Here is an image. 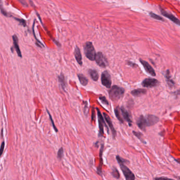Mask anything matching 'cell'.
<instances>
[{"label": "cell", "instance_id": "obj_1", "mask_svg": "<svg viewBox=\"0 0 180 180\" xmlns=\"http://www.w3.org/2000/svg\"><path fill=\"white\" fill-rule=\"evenodd\" d=\"M116 158L118 163H119L120 168H121V170L123 172L126 180H135L136 177H135L134 174L124 164L125 162H127V161L126 160L122 159V157H121L118 155L116 156Z\"/></svg>", "mask_w": 180, "mask_h": 180}, {"label": "cell", "instance_id": "obj_2", "mask_svg": "<svg viewBox=\"0 0 180 180\" xmlns=\"http://www.w3.org/2000/svg\"><path fill=\"white\" fill-rule=\"evenodd\" d=\"M109 94L111 100L113 101H117L123 96L124 89L117 85H113L109 91Z\"/></svg>", "mask_w": 180, "mask_h": 180}, {"label": "cell", "instance_id": "obj_3", "mask_svg": "<svg viewBox=\"0 0 180 180\" xmlns=\"http://www.w3.org/2000/svg\"><path fill=\"white\" fill-rule=\"evenodd\" d=\"M84 52L86 57L91 61H94L96 52L93 45L91 42H87L84 45Z\"/></svg>", "mask_w": 180, "mask_h": 180}, {"label": "cell", "instance_id": "obj_4", "mask_svg": "<svg viewBox=\"0 0 180 180\" xmlns=\"http://www.w3.org/2000/svg\"><path fill=\"white\" fill-rule=\"evenodd\" d=\"M95 60L97 64L102 67H106L109 64L108 59L101 52L96 54Z\"/></svg>", "mask_w": 180, "mask_h": 180}, {"label": "cell", "instance_id": "obj_5", "mask_svg": "<svg viewBox=\"0 0 180 180\" xmlns=\"http://www.w3.org/2000/svg\"><path fill=\"white\" fill-rule=\"evenodd\" d=\"M97 111V116H98V122H99V137H103L104 135V126H105L108 130V126L105 123L104 118L103 116L101 113L100 111L98 109H96Z\"/></svg>", "mask_w": 180, "mask_h": 180}, {"label": "cell", "instance_id": "obj_6", "mask_svg": "<svg viewBox=\"0 0 180 180\" xmlns=\"http://www.w3.org/2000/svg\"><path fill=\"white\" fill-rule=\"evenodd\" d=\"M102 84L107 88H110L112 84V80L111 76L107 71H104L101 75Z\"/></svg>", "mask_w": 180, "mask_h": 180}, {"label": "cell", "instance_id": "obj_7", "mask_svg": "<svg viewBox=\"0 0 180 180\" xmlns=\"http://www.w3.org/2000/svg\"><path fill=\"white\" fill-rule=\"evenodd\" d=\"M159 84V82L155 79H145L142 82V85L145 87H153Z\"/></svg>", "mask_w": 180, "mask_h": 180}, {"label": "cell", "instance_id": "obj_8", "mask_svg": "<svg viewBox=\"0 0 180 180\" xmlns=\"http://www.w3.org/2000/svg\"><path fill=\"white\" fill-rule=\"evenodd\" d=\"M140 62L142 64V65H143L145 70L147 73L151 75V76L153 77H155L156 76L155 72L154 69H153V67L149 64L148 63H147L145 61H144V60L142 59H140Z\"/></svg>", "mask_w": 180, "mask_h": 180}, {"label": "cell", "instance_id": "obj_9", "mask_svg": "<svg viewBox=\"0 0 180 180\" xmlns=\"http://www.w3.org/2000/svg\"><path fill=\"white\" fill-rule=\"evenodd\" d=\"M161 12L162 14L164 17H166V18H168L170 19L171 21H172L173 22H174V23L178 25H180V21L176 17H175L173 15H172V14L169 13L167 12L166 11H164V10H162L161 9Z\"/></svg>", "mask_w": 180, "mask_h": 180}, {"label": "cell", "instance_id": "obj_10", "mask_svg": "<svg viewBox=\"0 0 180 180\" xmlns=\"http://www.w3.org/2000/svg\"><path fill=\"white\" fill-rule=\"evenodd\" d=\"M137 123L138 126L141 130L145 131L146 127L147 126L146 120L144 116H143V115H141L138 118Z\"/></svg>", "mask_w": 180, "mask_h": 180}, {"label": "cell", "instance_id": "obj_11", "mask_svg": "<svg viewBox=\"0 0 180 180\" xmlns=\"http://www.w3.org/2000/svg\"><path fill=\"white\" fill-rule=\"evenodd\" d=\"M145 118L147 126H152L159 121V117L153 115H147Z\"/></svg>", "mask_w": 180, "mask_h": 180}, {"label": "cell", "instance_id": "obj_12", "mask_svg": "<svg viewBox=\"0 0 180 180\" xmlns=\"http://www.w3.org/2000/svg\"><path fill=\"white\" fill-rule=\"evenodd\" d=\"M103 115H104L105 119H106V121L107 122V123H108L109 126H110V129L111 130L112 136H113V138L115 139L116 136V130L114 129L113 124H112V122L111 121V119L110 117L109 116V115L107 114L103 113Z\"/></svg>", "mask_w": 180, "mask_h": 180}, {"label": "cell", "instance_id": "obj_13", "mask_svg": "<svg viewBox=\"0 0 180 180\" xmlns=\"http://www.w3.org/2000/svg\"><path fill=\"white\" fill-rule=\"evenodd\" d=\"M120 109H121V114H122L123 117L124 118V119L125 120V121L127 123H128L129 126H131L132 125V120L131 119L130 114H129V112L127 111V110H126V109L123 107H122Z\"/></svg>", "mask_w": 180, "mask_h": 180}, {"label": "cell", "instance_id": "obj_14", "mask_svg": "<svg viewBox=\"0 0 180 180\" xmlns=\"http://www.w3.org/2000/svg\"><path fill=\"white\" fill-rule=\"evenodd\" d=\"M12 39H13V41L14 47L15 50H16V51L17 52L18 55L20 57H22V55L21 50H20L19 46V40H18V36H17V35H13Z\"/></svg>", "mask_w": 180, "mask_h": 180}, {"label": "cell", "instance_id": "obj_15", "mask_svg": "<svg viewBox=\"0 0 180 180\" xmlns=\"http://www.w3.org/2000/svg\"><path fill=\"white\" fill-rule=\"evenodd\" d=\"M74 54L75 56V58H76L77 62L80 65H82L83 64L82 62V57L81 53V51L78 47H76V49H75L74 52Z\"/></svg>", "mask_w": 180, "mask_h": 180}, {"label": "cell", "instance_id": "obj_16", "mask_svg": "<svg viewBox=\"0 0 180 180\" xmlns=\"http://www.w3.org/2000/svg\"><path fill=\"white\" fill-rule=\"evenodd\" d=\"M103 148H104V145L102 144L101 149L100 151V163L99 164V166L97 167V171L98 174L100 175H102V166H103V159H102V154H103Z\"/></svg>", "mask_w": 180, "mask_h": 180}, {"label": "cell", "instance_id": "obj_17", "mask_svg": "<svg viewBox=\"0 0 180 180\" xmlns=\"http://www.w3.org/2000/svg\"><path fill=\"white\" fill-rule=\"evenodd\" d=\"M146 93V90L143 88H139L134 89L131 92V94L134 96H140L142 95H144Z\"/></svg>", "mask_w": 180, "mask_h": 180}, {"label": "cell", "instance_id": "obj_18", "mask_svg": "<svg viewBox=\"0 0 180 180\" xmlns=\"http://www.w3.org/2000/svg\"><path fill=\"white\" fill-rule=\"evenodd\" d=\"M88 73L93 81H97V80H98L99 76L98 72H97L96 70L89 69L88 70Z\"/></svg>", "mask_w": 180, "mask_h": 180}, {"label": "cell", "instance_id": "obj_19", "mask_svg": "<svg viewBox=\"0 0 180 180\" xmlns=\"http://www.w3.org/2000/svg\"><path fill=\"white\" fill-rule=\"evenodd\" d=\"M58 82H59L60 86H61L62 89H63L64 91H65V89L66 87V83H65L64 76L62 73H61L58 76Z\"/></svg>", "mask_w": 180, "mask_h": 180}, {"label": "cell", "instance_id": "obj_20", "mask_svg": "<svg viewBox=\"0 0 180 180\" xmlns=\"http://www.w3.org/2000/svg\"><path fill=\"white\" fill-rule=\"evenodd\" d=\"M78 77L80 82L81 84L83 86H86L88 84V80L82 74H78Z\"/></svg>", "mask_w": 180, "mask_h": 180}, {"label": "cell", "instance_id": "obj_21", "mask_svg": "<svg viewBox=\"0 0 180 180\" xmlns=\"http://www.w3.org/2000/svg\"><path fill=\"white\" fill-rule=\"evenodd\" d=\"M115 115L116 116V117L117 118V119L119 120V122H121L122 123H124V121H123V119L122 117V114H121V109H120V108L118 107H117L115 110Z\"/></svg>", "mask_w": 180, "mask_h": 180}, {"label": "cell", "instance_id": "obj_22", "mask_svg": "<svg viewBox=\"0 0 180 180\" xmlns=\"http://www.w3.org/2000/svg\"><path fill=\"white\" fill-rule=\"evenodd\" d=\"M166 79L168 82V84H169V85L170 87H173L174 85V82H173V81L171 79V76H170V71L169 70H168L167 71L166 73Z\"/></svg>", "mask_w": 180, "mask_h": 180}, {"label": "cell", "instance_id": "obj_23", "mask_svg": "<svg viewBox=\"0 0 180 180\" xmlns=\"http://www.w3.org/2000/svg\"><path fill=\"white\" fill-rule=\"evenodd\" d=\"M112 175L113 176V177H115V178L118 179L120 177V174L119 173L118 170L116 169V168H114L113 169V170H112Z\"/></svg>", "mask_w": 180, "mask_h": 180}, {"label": "cell", "instance_id": "obj_24", "mask_svg": "<svg viewBox=\"0 0 180 180\" xmlns=\"http://www.w3.org/2000/svg\"><path fill=\"white\" fill-rule=\"evenodd\" d=\"M149 15H150V16L151 17V18L155 19V20H159V21H163V19L162 18H161V17H160L159 16H158V15H157L153 12H150L149 13Z\"/></svg>", "mask_w": 180, "mask_h": 180}, {"label": "cell", "instance_id": "obj_25", "mask_svg": "<svg viewBox=\"0 0 180 180\" xmlns=\"http://www.w3.org/2000/svg\"><path fill=\"white\" fill-rule=\"evenodd\" d=\"M0 11H1V13L3 15V16H4L5 17L8 16V14H7V12L4 9V7L2 4V2L1 0H0Z\"/></svg>", "mask_w": 180, "mask_h": 180}, {"label": "cell", "instance_id": "obj_26", "mask_svg": "<svg viewBox=\"0 0 180 180\" xmlns=\"http://www.w3.org/2000/svg\"><path fill=\"white\" fill-rule=\"evenodd\" d=\"M133 133L135 136H136L142 142H143L144 143H145V142H144L143 139H142V137H143V136H142V134H141V133H139V132H137L136 131H133Z\"/></svg>", "mask_w": 180, "mask_h": 180}, {"label": "cell", "instance_id": "obj_27", "mask_svg": "<svg viewBox=\"0 0 180 180\" xmlns=\"http://www.w3.org/2000/svg\"><path fill=\"white\" fill-rule=\"evenodd\" d=\"M63 154H64V151L63 147H61L57 152V157L58 159L59 160H61L62 159V157H63Z\"/></svg>", "mask_w": 180, "mask_h": 180}, {"label": "cell", "instance_id": "obj_28", "mask_svg": "<svg viewBox=\"0 0 180 180\" xmlns=\"http://www.w3.org/2000/svg\"><path fill=\"white\" fill-rule=\"evenodd\" d=\"M47 110V112H48V114H49V117H50V121H51V123H52V126H53V129H54V130H55V131L56 132H58V130H57V128H56V126H55V124H54V121H53V119H52V116H51V115L50 114V113H49V111L48 110Z\"/></svg>", "mask_w": 180, "mask_h": 180}, {"label": "cell", "instance_id": "obj_29", "mask_svg": "<svg viewBox=\"0 0 180 180\" xmlns=\"http://www.w3.org/2000/svg\"><path fill=\"white\" fill-rule=\"evenodd\" d=\"M99 99L102 102V103H103L104 104H106V105H109V102L108 101V100H107V99L106 98V97H104V96H100L99 97Z\"/></svg>", "mask_w": 180, "mask_h": 180}, {"label": "cell", "instance_id": "obj_30", "mask_svg": "<svg viewBox=\"0 0 180 180\" xmlns=\"http://www.w3.org/2000/svg\"><path fill=\"white\" fill-rule=\"evenodd\" d=\"M15 19H16L17 21H18L21 25H22L24 26H26V23L25 20H24L23 19H19V18H15Z\"/></svg>", "mask_w": 180, "mask_h": 180}, {"label": "cell", "instance_id": "obj_31", "mask_svg": "<svg viewBox=\"0 0 180 180\" xmlns=\"http://www.w3.org/2000/svg\"><path fill=\"white\" fill-rule=\"evenodd\" d=\"M4 145H5L4 142H3L2 143V144H1V147H0V156H1L2 155V154L3 153L4 148Z\"/></svg>", "mask_w": 180, "mask_h": 180}, {"label": "cell", "instance_id": "obj_32", "mask_svg": "<svg viewBox=\"0 0 180 180\" xmlns=\"http://www.w3.org/2000/svg\"><path fill=\"white\" fill-rule=\"evenodd\" d=\"M155 180H175V179L165 177H156L155 178Z\"/></svg>", "mask_w": 180, "mask_h": 180}, {"label": "cell", "instance_id": "obj_33", "mask_svg": "<svg viewBox=\"0 0 180 180\" xmlns=\"http://www.w3.org/2000/svg\"><path fill=\"white\" fill-rule=\"evenodd\" d=\"M18 1L22 4V5H23L24 7H27L28 6V4L27 3V2H26L25 0H18Z\"/></svg>", "mask_w": 180, "mask_h": 180}, {"label": "cell", "instance_id": "obj_34", "mask_svg": "<svg viewBox=\"0 0 180 180\" xmlns=\"http://www.w3.org/2000/svg\"><path fill=\"white\" fill-rule=\"evenodd\" d=\"M94 119H95V112L94 111V109H93L92 113V121H93Z\"/></svg>", "mask_w": 180, "mask_h": 180}, {"label": "cell", "instance_id": "obj_35", "mask_svg": "<svg viewBox=\"0 0 180 180\" xmlns=\"http://www.w3.org/2000/svg\"><path fill=\"white\" fill-rule=\"evenodd\" d=\"M127 63H128V65H131V66L134 67L135 66H137V64H134V63H132V62H130V61H128V62H127Z\"/></svg>", "mask_w": 180, "mask_h": 180}, {"label": "cell", "instance_id": "obj_36", "mask_svg": "<svg viewBox=\"0 0 180 180\" xmlns=\"http://www.w3.org/2000/svg\"><path fill=\"white\" fill-rule=\"evenodd\" d=\"M175 94H180V89H179V90H178V91H177L176 92H175Z\"/></svg>", "mask_w": 180, "mask_h": 180}]
</instances>
